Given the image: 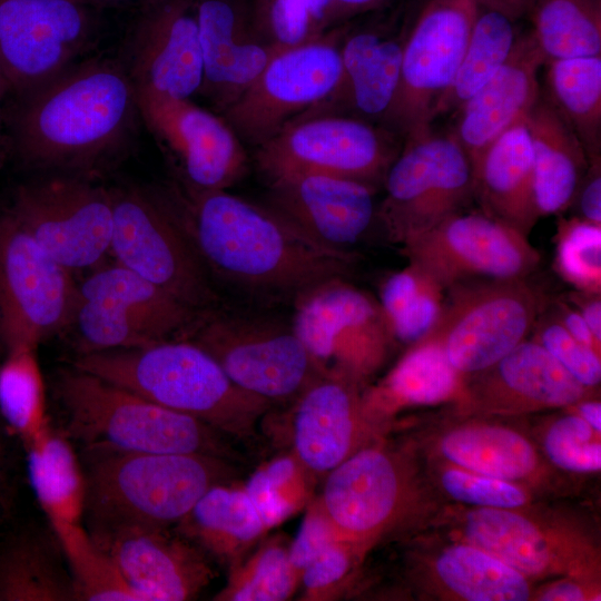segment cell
Here are the masks:
<instances>
[{
	"label": "cell",
	"instance_id": "1",
	"mask_svg": "<svg viewBox=\"0 0 601 601\" xmlns=\"http://www.w3.org/2000/svg\"><path fill=\"white\" fill-rule=\"evenodd\" d=\"M177 223L210 278L265 300L294 298L347 276L355 254L321 247L268 206L226 190L166 193Z\"/></svg>",
	"mask_w": 601,
	"mask_h": 601
},
{
	"label": "cell",
	"instance_id": "2",
	"mask_svg": "<svg viewBox=\"0 0 601 601\" xmlns=\"http://www.w3.org/2000/svg\"><path fill=\"white\" fill-rule=\"evenodd\" d=\"M13 98L6 117L11 156L32 169L88 177L129 147L140 121L124 65L101 55Z\"/></svg>",
	"mask_w": 601,
	"mask_h": 601
},
{
	"label": "cell",
	"instance_id": "3",
	"mask_svg": "<svg viewBox=\"0 0 601 601\" xmlns=\"http://www.w3.org/2000/svg\"><path fill=\"white\" fill-rule=\"evenodd\" d=\"M85 514L91 532L177 525L228 467L207 454L148 453L106 445L83 450Z\"/></svg>",
	"mask_w": 601,
	"mask_h": 601
},
{
	"label": "cell",
	"instance_id": "4",
	"mask_svg": "<svg viewBox=\"0 0 601 601\" xmlns=\"http://www.w3.org/2000/svg\"><path fill=\"white\" fill-rule=\"evenodd\" d=\"M73 366L225 434L246 436L272 406L242 391L208 352L184 337L80 354Z\"/></svg>",
	"mask_w": 601,
	"mask_h": 601
},
{
	"label": "cell",
	"instance_id": "5",
	"mask_svg": "<svg viewBox=\"0 0 601 601\" xmlns=\"http://www.w3.org/2000/svg\"><path fill=\"white\" fill-rule=\"evenodd\" d=\"M56 391L69 433L85 446L219 457L224 452L218 430L76 367L60 373Z\"/></svg>",
	"mask_w": 601,
	"mask_h": 601
},
{
	"label": "cell",
	"instance_id": "6",
	"mask_svg": "<svg viewBox=\"0 0 601 601\" xmlns=\"http://www.w3.org/2000/svg\"><path fill=\"white\" fill-rule=\"evenodd\" d=\"M184 338L208 352L242 391L270 405L294 402L326 373L290 322L213 308L199 315Z\"/></svg>",
	"mask_w": 601,
	"mask_h": 601
},
{
	"label": "cell",
	"instance_id": "7",
	"mask_svg": "<svg viewBox=\"0 0 601 601\" xmlns=\"http://www.w3.org/2000/svg\"><path fill=\"white\" fill-rule=\"evenodd\" d=\"M462 508L442 516L452 540L491 553L531 581L556 577L597 580L600 563L597 543L569 518L543 514L532 505Z\"/></svg>",
	"mask_w": 601,
	"mask_h": 601
},
{
	"label": "cell",
	"instance_id": "8",
	"mask_svg": "<svg viewBox=\"0 0 601 601\" xmlns=\"http://www.w3.org/2000/svg\"><path fill=\"white\" fill-rule=\"evenodd\" d=\"M201 313L117 264L77 285L67 327L87 354L184 337Z\"/></svg>",
	"mask_w": 601,
	"mask_h": 601
},
{
	"label": "cell",
	"instance_id": "9",
	"mask_svg": "<svg viewBox=\"0 0 601 601\" xmlns=\"http://www.w3.org/2000/svg\"><path fill=\"white\" fill-rule=\"evenodd\" d=\"M383 185L376 219L386 238L401 246L474 199L467 155L451 132L436 134L431 126L405 136Z\"/></svg>",
	"mask_w": 601,
	"mask_h": 601
},
{
	"label": "cell",
	"instance_id": "10",
	"mask_svg": "<svg viewBox=\"0 0 601 601\" xmlns=\"http://www.w3.org/2000/svg\"><path fill=\"white\" fill-rule=\"evenodd\" d=\"M110 243L117 264L196 312L216 308L211 280L177 223L166 193L139 186L110 188Z\"/></svg>",
	"mask_w": 601,
	"mask_h": 601
},
{
	"label": "cell",
	"instance_id": "11",
	"mask_svg": "<svg viewBox=\"0 0 601 601\" xmlns=\"http://www.w3.org/2000/svg\"><path fill=\"white\" fill-rule=\"evenodd\" d=\"M544 295L528 278L469 280L450 286L426 335L465 377L491 367L534 328Z\"/></svg>",
	"mask_w": 601,
	"mask_h": 601
},
{
	"label": "cell",
	"instance_id": "12",
	"mask_svg": "<svg viewBox=\"0 0 601 601\" xmlns=\"http://www.w3.org/2000/svg\"><path fill=\"white\" fill-rule=\"evenodd\" d=\"M92 0H0V72L24 95L91 56L101 29Z\"/></svg>",
	"mask_w": 601,
	"mask_h": 601
},
{
	"label": "cell",
	"instance_id": "13",
	"mask_svg": "<svg viewBox=\"0 0 601 601\" xmlns=\"http://www.w3.org/2000/svg\"><path fill=\"white\" fill-rule=\"evenodd\" d=\"M347 31L343 23L277 50L223 114L237 136L258 147L331 96L342 79L341 45Z\"/></svg>",
	"mask_w": 601,
	"mask_h": 601
},
{
	"label": "cell",
	"instance_id": "14",
	"mask_svg": "<svg viewBox=\"0 0 601 601\" xmlns=\"http://www.w3.org/2000/svg\"><path fill=\"white\" fill-rule=\"evenodd\" d=\"M292 306L290 325L324 372L362 383L381 366L395 341L378 300L344 276L312 285Z\"/></svg>",
	"mask_w": 601,
	"mask_h": 601
},
{
	"label": "cell",
	"instance_id": "15",
	"mask_svg": "<svg viewBox=\"0 0 601 601\" xmlns=\"http://www.w3.org/2000/svg\"><path fill=\"white\" fill-rule=\"evenodd\" d=\"M422 490L401 454L366 445L327 473L318 503L338 539L363 552L421 513Z\"/></svg>",
	"mask_w": 601,
	"mask_h": 601
},
{
	"label": "cell",
	"instance_id": "16",
	"mask_svg": "<svg viewBox=\"0 0 601 601\" xmlns=\"http://www.w3.org/2000/svg\"><path fill=\"white\" fill-rule=\"evenodd\" d=\"M77 285L14 213L0 217V338L8 351L37 346L67 327Z\"/></svg>",
	"mask_w": 601,
	"mask_h": 601
},
{
	"label": "cell",
	"instance_id": "17",
	"mask_svg": "<svg viewBox=\"0 0 601 601\" xmlns=\"http://www.w3.org/2000/svg\"><path fill=\"white\" fill-rule=\"evenodd\" d=\"M11 210L32 239L70 270L98 264L110 252V188L89 177L58 174L18 187Z\"/></svg>",
	"mask_w": 601,
	"mask_h": 601
},
{
	"label": "cell",
	"instance_id": "18",
	"mask_svg": "<svg viewBox=\"0 0 601 601\" xmlns=\"http://www.w3.org/2000/svg\"><path fill=\"white\" fill-rule=\"evenodd\" d=\"M397 154L388 131L356 117L323 115L286 125L257 147L256 162L267 179L319 173L377 188Z\"/></svg>",
	"mask_w": 601,
	"mask_h": 601
},
{
	"label": "cell",
	"instance_id": "19",
	"mask_svg": "<svg viewBox=\"0 0 601 601\" xmlns=\"http://www.w3.org/2000/svg\"><path fill=\"white\" fill-rule=\"evenodd\" d=\"M401 247L408 263L445 289L469 280L528 278L541 260L525 234L483 211L452 214Z\"/></svg>",
	"mask_w": 601,
	"mask_h": 601
},
{
	"label": "cell",
	"instance_id": "20",
	"mask_svg": "<svg viewBox=\"0 0 601 601\" xmlns=\"http://www.w3.org/2000/svg\"><path fill=\"white\" fill-rule=\"evenodd\" d=\"M479 7L473 0H427L403 41L401 79L384 121L407 136L431 126L466 48Z\"/></svg>",
	"mask_w": 601,
	"mask_h": 601
},
{
	"label": "cell",
	"instance_id": "21",
	"mask_svg": "<svg viewBox=\"0 0 601 601\" xmlns=\"http://www.w3.org/2000/svg\"><path fill=\"white\" fill-rule=\"evenodd\" d=\"M140 121L174 158L193 190H226L247 170V156L229 124L190 99L137 89Z\"/></svg>",
	"mask_w": 601,
	"mask_h": 601
},
{
	"label": "cell",
	"instance_id": "22",
	"mask_svg": "<svg viewBox=\"0 0 601 601\" xmlns=\"http://www.w3.org/2000/svg\"><path fill=\"white\" fill-rule=\"evenodd\" d=\"M118 59L137 89L190 99L203 85L196 0H144Z\"/></svg>",
	"mask_w": 601,
	"mask_h": 601
},
{
	"label": "cell",
	"instance_id": "23",
	"mask_svg": "<svg viewBox=\"0 0 601 601\" xmlns=\"http://www.w3.org/2000/svg\"><path fill=\"white\" fill-rule=\"evenodd\" d=\"M268 207L298 233L326 249L354 254L376 219L375 187L319 173L268 179Z\"/></svg>",
	"mask_w": 601,
	"mask_h": 601
},
{
	"label": "cell",
	"instance_id": "24",
	"mask_svg": "<svg viewBox=\"0 0 601 601\" xmlns=\"http://www.w3.org/2000/svg\"><path fill=\"white\" fill-rule=\"evenodd\" d=\"M544 347L524 339L491 367L466 377L460 406L480 415L569 408L592 397Z\"/></svg>",
	"mask_w": 601,
	"mask_h": 601
},
{
	"label": "cell",
	"instance_id": "25",
	"mask_svg": "<svg viewBox=\"0 0 601 601\" xmlns=\"http://www.w3.org/2000/svg\"><path fill=\"white\" fill-rule=\"evenodd\" d=\"M140 601L194 599L210 581L203 551L168 529L127 526L90 532Z\"/></svg>",
	"mask_w": 601,
	"mask_h": 601
},
{
	"label": "cell",
	"instance_id": "26",
	"mask_svg": "<svg viewBox=\"0 0 601 601\" xmlns=\"http://www.w3.org/2000/svg\"><path fill=\"white\" fill-rule=\"evenodd\" d=\"M361 385L346 374L326 372L294 401V452L307 471L328 473L366 446V426L376 418L366 408Z\"/></svg>",
	"mask_w": 601,
	"mask_h": 601
},
{
	"label": "cell",
	"instance_id": "27",
	"mask_svg": "<svg viewBox=\"0 0 601 601\" xmlns=\"http://www.w3.org/2000/svg\"><path fill=\"white\" fill-rule=\"evenodd\" d=\"M203 56L199 91L224 114L256 80L279 50L254 30L242 0H196Z\"/></svg>",
	"mask_w": 601,
	"mask_h": 601
},
{
	"label": "cell",
	"instance_id": "28",
	"mask_svg": "<svg viewBox=\"0 0 601 601\" xmlns=\"http://www.w3.org/2000/svg\"><path fill=\"white\" fill-rule=\"evenodd\" d=\"M545 57L531 32L519 33L499 71L460 108L451 132L472 169L502 134L525 119L541 95L538 75Z\"/></svg>",
	"mask_w": 601,
	"mask_h": 601
},
{
	"label": "cell",
	"instance_id": "29",
	"mask_svg": "<svg viewBox=\"0 0 601 601\" xmlns=\"http://www.w3.org/2000/svg\"><path fill=\"white\" fill-rule=\"evenodd\" d=\"M403 41L374 30L347 31L341 45L338 87L295 120L345 115L384 121L400 86Z\"/></svg>",
	"mask_w": 601,
	"mask_h": 601
},
{
	"label": "cell",
	"instance_id": "30",
	"mask_svg": "<svg viewBox=\"0 0 601 601\" xmlns=\"http://www.w3.org/2000/svg\"><path fill=\"white\" fill-rule=\"evenodd\" d=\"M440 461L531 491L551 484L552 469L535 443L515 427L487 420L453 424L436 437Z\"/></svg>",
	"mask_w": 601,
	"mask_h": 601
},
{
	"label": "cell",
	"instance_id": "31",
	"mask_svg": "<svg viewBox=\"0 0 601 601\" xmlns=\"http://www.w3.org/2000/svg\"><path fill=\"white\" fill-rule=\"evenodd\" d=\"M473 177L481 211L528 236L540 216L525 119L491 144L473 167Z\"/></svg>",
	"mask_w": 601,
	"mask_h": 601
},
{
	"label": "cell",
	"instance_id": "32",
	"mask_svg": "<svg viewBox=\"0 0 601 601\" xmlns=\"http://www.w3.org/2000/svg\"><path fill=\"white\" fill-rule=\"evenodd\" d=\"M539 216L561 214L573 203L588 169L581 141L551 101L540 95L525 117Z\"/></svg>",
	"mask_w": 601,
	"mask_h": 601
},
{
	"label": "cell",
	"instance_id": "33",
	"mask_svg": "<svg viewBox=\"0 0 601 601\" xmlns=\"http://www.w3.org/2000/svg\"><path fill=\"white\" fill-rule=\"evenodd\" d=\"M465 388L466 377L453 367L442 346L425 336L410 345L388 374L363 395L368 412L380 418L403 407L447 402L461 406Z\"/></svg>",
	"mask_w": 601,
	"mask_h": 601
},
{
	"label": "cell",
	"instance_id": "34",
	"mask_svg": "<svg viewBox=\"0 0 601 601\" xmlns=\"http://www.w3.org/2000/svg\"><path fill=\"white\" fill-rule=\"evenodd\" d=\"M454 541V540H453ZM428 575L445 595L465 601H526L531 580L491 553L454 541L431 559Z\"/></svg>",
	"mask_w": 601,
	"mask_h": 601
},
{
	"label": "cell",
	"instance_id": "35",
	"mask_svg": "<svg viewBox=\"0 0 601 601\" xmlns=\"http://www.w3.org/2000/svg\"><path fill=\"white\" fill-rule=\"evenodd\" d=\"M267 529L246 491L226 483L211 486L177 524L179 534L201 551L227 561Z\"/></svg>",
	"mask_w": 601,
	"mask_h": 601
},
{
	"label": "cell",
	"instance_id": "36",
	"mask_svg": "<svg viewBox=\"0 0 601 601\" xmlns=\"http://www.w3.org/2000/svg\"><path fill=\"white\" fill-rule=\"evenodd\" d=\"M26 447L30 483L51 526L80 523L86 479L71 444L48 423Z\"/></svg>",
	"mask_w": 601,
	"mask_h": 601
},
{
	"label": "cell",
	"instance_id": "37",
	"mask_svg": "<svg viewBox=\"0 0 601 601\" xmlns=\"http://www.w3.org/2000/svg\"><path fill=\"white\" fill-rule=\"evenodd\" d=\"M548 99L564 118L588 158L601 150V55L545 62Z\"/></svg>",
	"mask_w": 601,
	"mask_h": 601
},
{
	"label": "cell",
	"instance_id": "38",
	"mask_svg": "<svg viewBox=\"0 0 601 601\" xmlns=\"http://www.w3.org/2000/svg\"><path fill=\"white\" fill-rule=\"evenodd\" d=\"M515 21L479 8L466 48L446 91L436 102L432 120L459 108L480 90L506 61L518 33Z\"/></svg>",
	"mask_w": 601,
	"mask_h": 601
},
{
	"label": "cell",
	"instance_id": "39",
	"mask_svg": "<svg viewBox=\"0 0 601 601\" xmlns=\"http://www.w3.org/2000/svg\"><path fill=\"white\" fill-rule=\"evenodd\" d=\"M528 14L545 62L601 53V0H532Z\"/></svg>",
	"mask_w": 601,
	"mask_h": 601
},
{
	"label": "cell",
	"instance_id": "40",
	"mask_svg": "<svg viewBox=\"0 0 601 601\" xmlns=\"http://www.w3.org/2000/svg\"><path fill=\"white\" fill-rule=\"evenodd\" d=\"M0 600L72 601L73 583L57 553L38 538H23L0 555Z\"/></svg>",
	"mask_w": 601,
	"mask_h": 601
},
{
	"label": "cell",
	"instance_id": "41",
	"mask_svg": "<svg viewBox=\"0 0 601 601\" xmlns=\"http://www.w3.org/2000/svg\"><path fill=\"white\" fill-rule=\"evenodd\" d=\"M445 290L411 263L387 275L377 300L394 339L408 346L423 339L440 317Z\"/></svg>",
	"mask_w": 601,
	"mask_h": 601
},
{
	"label": "cell",
	"instance_id": "42",
	"mask_svg": "<svg viewBox=\"0 0 601 601\" xmlns=\"http://www.w3.org/2000/svg\"><path fill=\"white\" fill-rule=\"evenodd\" d=\"M72 579L76 600L140 601L110 555L80 523L53 526Z\"/></svg>",
	"mask_w": 601,
	"mask_h": 601
},
{
	"label": "cell",
	"instance_id": "43",
	"mask_svg": "<svg viewBox=\"0 0 601 601\" xmlns=\"http://www.w3.org/2000/svg\"><path fill=\"white\" fill-rule=\"evenodd\" d=\"M0 412L24 444L49 423L36 348L8 351V357L0 367Z\"/></svg>",
	"mask_w": 601,
	"mask_h": 601
},
{
	"label": "cell",
	"instance_id": "44",
	"mask_svg": "<svg viewBox=\"0 0 601 601\" xmlns=\"http://www.w3.org/2000/svg\"><path fill=\"white\" fill-rule=\"evenodd\" d=\"M331 0H254L256 33L276 49L307 41L329 28Z\"/></svg>",
	"mask_w": 601,
	"mask_h": 601
},
{
	"label": "cell",
	"instance_id": "45",
	"mask_svg": "<svg viewBox=\"0 0 601 601\" xmlns=\"http://www.w3.org/2000/svg\"><path fill=\"white\" fill-rule=\"evenodd\" d=\"M299 572L293 566L288 548L282 543H268L260 548L237 570L217 600L229 601H282L295 591Z\"/></svg>",
	"mask_w": 601,
	"mask_h": 601
},
{
	"label": "cell",
	"instance_id": "46",
	"mask_svg": "<svg viewBox=\"0 0 601 601\" xmlns=\"http://www.w3.org/2000/svg\"><path fill=\"white\" fill-rule=\"evenodd\" d=\"M555 265L559 274L579 292H601V225L578 216L560 219Z\"/></svg>",
	"mask_w": 601,
	"mask_h": 601
},
{
	"label": "cell",
	"instance_id": "47",
	"mask_svg": "<svg viewBox=\"0 0 601 601\" xmlns=\"http://www.w3.org/2000/svg\"><path fill=\"white\" fill-rule=\"evenodd\" d=\"M439 489L451 500L465 506L522 509L534 501L530 489L439 460L435 467Z\"/></svg>",
	"mask_w": 601,
	"mask_h": 601
},
{
	"label": "cell",
	"instance_id": "48",
	"mask_svg": "<svg viewBox=\"0 0 601 601\" xmlns=\"http://www.w3.org/2000/svg\"><path fill=\"white\" fill-rule=\"evenodd\" d=\"M541 443L546 461L561 471L589 474L601 469L600 433L578 413L552 420L544 430Z\"/></svg>",
	"mask_w": 601,
	"mask_h": 601
},
{
	"label": "cell",
	"instance_id": "49",
	"mask_svg": "<svg viewBox=\"0 0 601 601\" xmlns=\"http://www.w3.org/2000/svg\"><path fill=\"white\" fill-rule=\"evenodd\" d=\"M300 466L296 457H282L257 471L247 482L244 490L268 529L299 508L304 499Z\"/></svg>",
	"mask_w": 601,
	"mask_h": 601
},
{
	"label": "cell",
	"instance_id": "50",
	"mask_svg": "<svg viewBox=\"0 0 601 601\" xmlns=\"http://www.w3.org/2000/svg\"><path fill=\"white\" fill-rule=\"evenodd\" d=\"M540 318V316H539ZM535 337L575 380L594 390L601 382L600 354L577 341L556 317L536 319Z\"/></svg>",
	"mask_w": 601,
	"mask_h": 601
},
{
	"label": "cell",
	"instance_id": "51",
	"mask_svg": "<svg viewBox=\"0 0 601 601\" xmlns=\"http://www.w3.org/2000/svg\"><path fill=\"white\" fill-rule=\"evenodd\" d=\"M359 553L356 546L346 541L336 540L332 543L299 573L307 593L318 594L337 584L347 575Z\"/></svg>",
	"mask_w": 601,
	"mask_h": 601
},
{
	"label": "cell",
	"instance_id": "52",
	"mask_svg": "<svg viewBox=\"0 0 601 601\" xmlns=\"http://www.w3.org/2000/svg\"><path fill=\"white\" fill-rule=\"evenodd\" d=\"M336 540L339 539L335 529L319 503L316 502L306 513L297 535L288 546V556L293 566L300 573Z\"/></svg>",
	"mask_w": 601,
	"mask_h": 601
},
{
	"label": "cell",
	"instance_id": "53",
	"mask_svg": "<svg viewBox=\"0 0 601 601\" xmlns=\"http://www.w3.org/2000/svg\"><path fill=\"white\" fill-rule=\"evenodd\" d=\"M577 203L580 218L601 225V156L590 158L572 205Z\"/></svg>",
	"mask_w": 601,
	"mask_h": 601
},
{
	"label": "cell",
	"instance_id": "54",
	"mask_svg": "<svg viewBox=\"0 0 601 601\" xmlns=\"http://www.w3.org/2000/svg\"><path fill=\"white\" fill-rule=\"evenodd\" d=\"M599 597L597 580L573 577L560 578L533 593V600L541 601H587L599 600Z\"/></svg>",
	"mask_w": 601,
	"mask_h": 601
},
{
	"label": "cell",
	"instance_id": "55",
	"mask_svg": "<svg viewBox=\"0 0 601 601\" xmlns=\"http://www.w3.org/2000/svg\"><path fill=\"white\" fill-rule=\"evenodd\" d=\"M558 318L564 328L580 343L590 347L598 354L601 351V342L597 341L585 321L577 308H572L566 304H559Z\"/></svg>",
	"mask_w": 601,
	"mask_h": 601
},
{
	"label": "cell",
	"instance_id": "56",
	"mask_svg": "<svg viewBox=\"0 0 601 601\" xmlns=\"http://www.w3.org/2000/svg\"><path fill=\"white\" fill-rule=\"evenodd\" d=\"M387 1L388 0H331L329 28L343 24V22L357 14L381 8Z\"/></svg>",
	"mask_w": 601,
	"mask_h": 601
},
{
	"label": "cell",
	"instance_id": "57",
	"mask_svg": "<svg viewBox=\"0 0 601 601\" xmlns=\"http://www.w3.org/2000/svg\"><path fill=\"white\" fill-rule=\"evenodd\" d=\"M585 321L597 341L601 342V298L600 294L579 292L571 299Z\"/></svg>",
	"mask_w": 601,
	"mask_h": 601
},
{
	"label": "cell",
	"instance_id": "58",
	"mask_svg": "<svg viewBox=\"0 0 601 601\" xmlns=\"http://www.w3.org/2000/svg\"><path fill=\"white\" fill-rule=\"evenodd\" d=\"M479 8L496 11L513 21L528 14L532 0H473Z\"/></svg>",
	"mask_w": 601,
	"mask_h": 601
},
{
	"label": "cell",
	"instance_id": "59",
	"mask_svg": "<svg viewBox=\"0 0 601 601\" xmlns=\"http://www.w3.org/2000/svg\"><path fill=\"white\" fill-rule=\"evenodd\" d=\"M572 407L577 408V413L598 433L601 432V403L600 401L589 397L580 401Z\"/></svg>",
	"mask_w": 601,
	"mask_h": 601
},
{
	"label": "cell",
	"instance_id": "60",
	"mask_svg": "<svg viewBox=\"0 0 601 601\" xmlns=\"http://www.w3.org/2000/svg\"><path fill=\"white\" fill-rule=\"evenodd\" d=\"M11 156L10 141L2 127L0 128V170L3 167L6 160Z\"/></svg>",
	"mask_w": 601,
	"mask_h": 601
},
{
	"label": "cell",
	"instance_id": "61",
	"mask_svg": "<svg viewBox=\"0 0 601 601\" xmlns=\"http://www.w3.org/2000/svg\"><path fill=\"white\" fill-rule=\"evenodd\" d=\"M96 2L100 8H120L126 7L130 4H139L144 0H92Z\"/></svg>",
	"mask_w": 601,
	"mask_h": 601
},
{
	"label": "cell",
	"instance_id": "62",
	"mask_svg": "<svg viewBox=\"0 0 601 601\" xmlns=\"http://www.w3.org/2000/svg\"><path fill=\"white\" fill-rule=\"evenodd\" d=\"M8 96H11L10 95V90H9V87L3 78V76L1 75L0 72V128L2 127L3 125V109H2V104L4 101V99L8 97Z\"/></svg>",
	"mask_w": 601,
	"mask_h": 601
}]
</instances>
